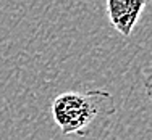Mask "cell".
Masks as SVG:
<instances>
[{"mask_svg": "<svg viewBox=\"0 0 152 140\" xmlns=\"http://www.w3.org/2000/svg\"><path fill=\"white\" fill-rule=\"evenodd\" d=\"M115 111L112 93L102 89L60 93L50 105L53 123L63 135H88L97 118L112 116Z\"/></svg>", "mask_w": 152, "mask_h": 140, "instance_id": "6da1fadb", "label": "cell"}, {"mask_svg": "<svg viewBox=\"0 0 152 140\" xmlns=\"http://www.w3.org/2000/svg\"><path fill=\"white\" fill-rule=\"evenodd\" d=\"M144 6L146 0H107L108 21L123 37H129Z\"/></svg>", "mask_w": 152, "mask_h": 140, "instance_id": "7a4b0ae2", "label": "cell"}]
</instances>
